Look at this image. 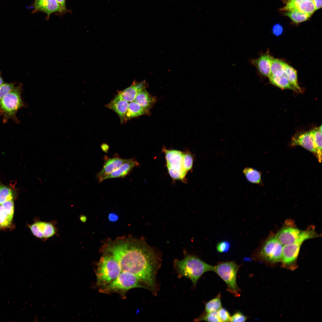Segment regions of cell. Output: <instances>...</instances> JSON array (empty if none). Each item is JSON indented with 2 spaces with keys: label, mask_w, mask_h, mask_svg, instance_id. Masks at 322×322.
Listing matches in <instances>:
<instances>
[{
  "label": "cell",
  "mask_w": 322,
  "mask_h": 322,
  "mask_svg": "<svg viewBox=\"0 0 322 322\" xmlns=\"http://www.w3.org/2000/svg\"><path fill=\"white\" fill-rule=\"evenodd\" d=\"M44 222V221L38 220L29 226L32 234L38 239H44L43 228Z\"/></svg>",
  "instance_id": "obj_28"
},
{
  "label": "cell",
  "mask_w": 322,
  "mask_h": 322,
  "mask_svg": "<svg viewBox=\"0 0 322 322\" xmlns=\"http://www.w3.org/2000/svg\"><path fill=\"white\" fill-rule=\"evenodd\" d=\"M139 163L133 159L121 165L119 168L110 174L98 179L100 183L106 179L117 178H123L128 175L135 167L139 166Z\"/></svg>",
  "instance_id": "obj_16"
},
{
  "label": "cell",
  "mask_w": 322,
  "mask_h": 322,
  "mask_svg": "<svg viewBox=\"0 0 322 322\" xmlns=\"http://www.w3.org/2000/svg\"><path fill=\"white\" fill-rule=\"evenodd\" d=\"M230 247V244L229 242L226 241H222L217 244L216 249L218 252L224 253L228 251Z\"/></svg>",
  "instance_id": "obj_38"
},
{
  "label": "cell",
  "mask_w": 322,
  "mask_h": 322,
  "mask_svg": "<svg viewBox=\"0 0 322 322\" xmlns=\"http://www.w3.org/2000/svg\"><path fill=\"white\" fill-rule=\"evenodd\" d=\"M243 172L246 179L249 182L259 185L262 184L261 173L253 168L247 167L244 168Z\"/></svg>",
  "instance_id": "obj_22"
},
{
  "label": "cell",
  "mask_w": 322,
  "mask_h": 322,
  "mask_svg": "<svg viewBox=\"0 0 322 322\" xmlns=\"http://www.w3.org/2000/svg\"><path fill=\"white\" fill-rule=\"evenodd\" d=\"M317 236L318 235L314 230L308 229L304 231L301 236L294 243L283 246L281 260L282 267L291 270L295 269L296 261L302 244L307 239Z\"/></svg>",
  "instance_id": "obj_5"
},
{
  "label": "cell",
  "mask_w": 322,
  "mask_h": 322,
  "mask_svg": "<svg viewBox=\"0 0 322 322\" xmlns=\"http://www.w3.org/2000/svg\"><path fill=\"white\" fill-rule=\"evenodd\" d=\"M121 272L117 260L111 254L105 253L97 264L96 271L97 284L105 285L115 279Z\"/></svg>",
  "instance_id": "obj_3"
},
{
  "label": "cell",
  "mask_w": 322,
  "mask_h": 322,
  "mask_svg": "<svg viewBox=\"0 0 322 322\" xmlns=\"http://www.w3.org/2000/svg\"><path fill=\"white\" fill-rule=\"evenodd\" d=\"M1 205L3 210L8 215L13 217L14 212V204L13 199L6 201Z\"/></svg>",
  "instance_id": "obj_34"
},
{
  "label": "cell",
  "mask_w": 322,
  "mask_h": 322,
  "mask_svg": "<svg viewBox=\"0 0 322 322\" xmlns=\"http://www.w3.org/2000/svg\"><path fill=\"white\" fill-rule=\"evenodd\" d=\"M284 15L288 17L294 22L299 23L308 20L311 15L293 10L286 11Z\"/></svg>",
  "instance_id": "obj_26"
},
{
  "label": "cell",
  "mask_w": 322,
  "mask_h": 322,
  "mask_svg": "<svg viewBox=\"0 0 322 322\" xmlns=\"http://www.w3.org/2000/svg\"><path fill=\"white\" fill-rule=\"evenodd\" d=\"M306 0V1H313L314 0Z\"/></svg>",
  "instance_id": "obj_48"
},
{
  "label": "cell",
  "mask_w": 322,
  "mask_h": 322,
  "mask_svg": "<svg viewBox=\"0 0 322 322\" xmlns=\"http://www.w3.org/2000/svg\"><path fill=\"white\" fill-rule=\"evenodd\" d=\"M268 77L270 82L274 86L281 89H290L298 92L297 89L291 83L284 73L280 76H270Z\"/></svg>",
  "instance_id": "obj_21"
},
{
  "label": "cell",
  "mask_w": 322,
  "mask_h": 322,
  "mask_svg": "<svg viewBox=\"0 0 322 322\" xmlns=\"http://www.w3.org/2000/svg\"><path fill=\"white\" fill-rule=\"evenodd\" d=\"M285 62L280 59L273 58L271 64L270 74L269 76L278 77L283 75L285 72Z\"/></svg>",
  "instance_id": "obj_24"
},
{
  "label": "cell",
  "mask_w": 322,
  "mask_h": 322,
  "mask_svg": "<svg viewBox=\"0 0 322 322\" xmlns=\"http://www.w3.org/2000/svg\"><path fill=\"white\" fill-rule=\"evenodd\" d=\"M283 247L275 236H271L253 255V258L272 264L278 262L281 260Z\"/></svg>",
  "instance_id": "obj_8"
},
{
  "label": "cell",
  "mask_w": 322,
  "mask_h": 322,
  "mask_svg": "<svg viewBox=\"0 0 322 322\" xmlns=\"http://www.w3.org/2000/svg\"><path fill=\"white\" fill-rule=\"evenodd\" d=\"M129 103L117 95L106 107L114 111L118 115L121 123H124V119L127 112Z\"/></svg>",
  "instance_id": "obj_17"
},
{
  "label": "cell",
  "mask_w": 322,
  "mask_h": 322,
  "mask_svg": "<svg viewBox=\"0 0 322 322\" xmlns=\"http://www.w3.org/2000/svg\"><path fill=\"white\" fill-rule=\"evenodd\" d=\"M150 113L144 109L138 104L133 101L129 102L128 109L124 119V123L133 118Z\"/></svg>",
  "instance_id": "obj_19"
},
{
  "label": "cell",
  "mask_w": 322,
  "mask_h": 322,
  "mask_svg": "<svg viewBox=\"0 0 322 322\" xmlns=\"http://www.w3.org/2000/svg\"><path fill=\"white\" fill-rule=\"evenodd\" d=\"M304 231H302L288 223L283 227L277 233L275 237L283 245L294 243L301 236Z\"/></svg>",
  "instance_id": "obj_10"
},
{
  "label": "cell",
  "mask_w": 322,
  "mask_h": 322,
  "mask_svg": "<svg viewBox=\"0 0 322 322\" xmlns=\"http://www.w3.org/2000/svg\"><path fill=\"white\" fill-rule=\"evenodd\" d=\"M284 73L291 83L297 89L298 92H301L302 90L298 83L296 70L292 67L286 63L285 65Z\"/></svg>",
  "instance_id": "obj_23"
},
{
  "label": "cell",
  "mask_w": 322,
  "mask_h": 322,
  "mask_svg": "<svg viewBox=\"0 0 322 322\" xmlns=\"http://www.w3.org/2000/svg\"><path fill=\"white\" fill-rule=\"evenodd\" d=\"M104 158L105 162L103 168L96 174L98 179L110 174L123 164L133 159H123L117 156L109 158L106 156H105Z\"/></svg>",
  "instance_id": "obj_11"
},
{
  "label": "cell",
  "mask_w": 322,
  "mask_h": 322,
  "mask_svg": "<svg viewBox=\"0 0 322 322\" xmlns=\"http://www.w3.org/2000/svg\"><path fill=\"white\" fill-rule=\"evenodd\" d=\"M102 286L100 291L105 293L124 292L137 287L147 289L134 275L125 271H122L115 279Z\"/></svg>",
  "instance_id": "obj_7"
},
{
  "label": "cell",
  "mask_w": 322,
  "mask_h": 322,
  "mask_svg": "<svg viewBox=\"0 0 322 322\" xmlns=\"http://www.w3.org/2000/svg\"><path fill=\"white\" fill-rule=\"evenodd\" d=\"M61 11V13L66 11V0H56Z\"/></svg>",
  "instance_id": "obj_41"
},
{
  "label": "cell",
  "mask_w": 322,
  "mask_h": 322,
  "mask_svg": "<svg viewBox=\"0 0 322 322\" xmlns=\"http://www.w3.org/2000/svg\"><path fill=\"white\" fill-rule=\"evenodd\" d=\"M12 218L3 210L0 212V227H9L11 224Z\"/></svg>",
  "instance_id": "obj_32"
},
{
  "label": "cell",
  "mask_w": 322,
  "mask_h": 322,
  "mask_svg": "<svg viewBox=\"0 0 322 322\" xmlns=\"http://www.w3.org/2000/svg\"><path fill=\"white\" fill-rule=\"evenodd\" d=\"M49 0H35L31 7L34 8V10L37 11L40 7L44 5Z\"/></svg>",
  "instance_id": "obj_39"
},
{
  "label": "cell",
  "mask_w": 322,
  "mask_h": 322,
  "mask_svg": "<svg viewBox=\"0 0 322 322\" xmlns=\"http://www.w3.org/2000/svg\"><path fill=\"white\" fill-rule=\"evenodd\" d=\"M4 83V81L3 78L1 77V74L0 73V85Z\"/></svg>",
  "instance_id": "obj_46"
},
{
  "label": "cell",
  "mask_w": 322,
  "mask_h": 322,
  "mask_svg": "<svg viewBox=\"0 0 322 322\" xmlns=\"http://www.w3.org/2000/svg\"><path fill=\"white\" fill-rule=\"evenodd\" d=\"M291 145H300L315 155L313 139L311 131L295 134L292 139Z\"/></svg>",
  "instance_id": "obj_14"
},
{
  "label": "cell",
  "mask_w": 322,
  "mask_h": 322,
  "mask_svg": "<svg viewBox=\"0 0 322 322\" xmlns=\"http://www.w3.org/2000/svg\"><path fill=\"white\" fill-rule=\"evenodd\" d=\"M205 321L208 322H220L218 315L217 311L211 312H205L196 318L194 321L198 322Z\"/></svg>",
  "instance_id": "obj_30"
},
{
  "label": "cell",
  "mask_w": 322,
  "mask_h": 322,
  "mask_svg": "<svg viewBox=\"0 0 322 322\" xmlns=\"http://www.w3.org/2000/svg\"><path fill=\"white\" fill-rule=\"evenodd\" d=\"M57 228L54 222H45L43 228L44 240H45L53 236L56 233Z\"/></svg>",
  "instance_id": "obj_29"
},
{
  "label": "cell",
  "mask_w": 322,
  "mask_h": 322,
  "mask_svg": "<svg viewBox=\"0 0 322 322\" xmlns=\"http://www.w3.org/2000/svg\"><path fill=\"white\" fill-rule=\"evenodd\" d=\"M272 31L273 33L276 35H280L282 33L283 28L279 24H275L273 27Z\"/></svg>",
  "instance_id": "obj_40"
},
{
  "label": "cell",
  "mask_w": 322,
  "mask_h": 322,
  "mask_svg": "<svg viewBox=\"0 0 322 322\" xmlns=\"http://www.w3.org/2000/svg\"><path fill=\"white\" fill-rule=\"evenodd\" d=\"M102 150L105 152H107L109 147L106 144H103L101 146Z\"/></svg>",
  "instance_id": "obj_44"
},
{
  "label": "cell",
  "mask_w": 322,
  "mask_h": 322,
  "mask_svg": "<svg viewBox=\"0 0 322 322\" xmlns=\"http://www.w3.org/2000/svg\"><path fill=\"white\" fill-rule=\"evenodd\" d=\"M21 86L14 87L0 101V112L4 122L10 119L17 120L18 111L24 106L21 97Z\"/></svg>",
  "instance_id": "obj_4"
},
{
  "label": "cell",
  "mask_w": 322,
  "mask_h": 322,
  "mask_svg": "<svg viewBox=\"0 0 322 322\" xmlns=\"http://www.w3.org/2000/svg\"><path fill=\"white\" fill-rule=\"evenodd\" d=\"M157 98L151 95L144 89L137 95L134 101L150 113V110L157 101Z\"/></svg>",
  "instance_id": "obj_18"
},
{
  "label": "cell",
  "mask_w": 322,
  "mask_h": 322,
  "mask_svg": "<svg viewBox=\"0 0 322 322\" xmlns=\"http://www.w3.org/2000/svg\"><path fill=\"white\" fill-rule=\"evenodd\" d=\"M3 210L1 205L0 204V212Z\"/></svg>",
  "instance_id": "obj_47"
},
{
  "label": "cell",
  "mask_w": 322,
  "mask_h": 322,
  "mask_svg": "<svg viewBox=\"0 0 322 322\" xmlns=\"http://www.w3.org/2000/svg\"><path fill=\"white\" fill-rule=\"evenodd\" d=\"M37 11H42L46 13L47 18L52 13L58 12L61 13L60 7L56 0H49L43 6L39 8Z\"/></svg>",
  "instance_id": "obj_25"
},
{
  "label": "cell",
  "mask_w": 322,
  "mask_h": 322,
  "mask_svg": "<svg viewBox=\"0 0 322 322\" xmlns=\"http://www.w3.org/2000/svg\"><path fill=\"white\" fill-rule=\"evenodd\" d=\"M219 318L220 322H229L230 318L229 312L225 309L221 307L217 311Z\"/></svg>",
  "instance_id": "obj_36"
},
{
  "label": "cell",
  "mask_w": 322,
  "mask_h": 322,
  "mask_svg": "<svg viewBox=\"0 0 322 322\" xmlns=\"http://www.w3.org/2000/svg\"><path fill=\"white\" fill-rule=\"evenodd\" d=\"M193 162V158L191 154L189 153H184L183 167L187 172L192 168Z\"/></svg>",
  "instance_id": "obj_33"
},
{
  "label": "cell",
  "mask_w": 322,
  "mask_h": 322,
  "mask_svg": "<svg viewBox=\"0 0 322 322\" xmlns=\"http://www.w3.org/2000/svg\"><path fill=\"white\" fill-rule=\"evenodd\" d=\"M80 220L81 221H82V222H84L85 221H86V217L84 216H81L80 217Z\"/></svg>",
  "instance_id": "obj_45"
},
{
  "label": "cell",
  "mask_w": 322,
  "mask_h": 322,
  "mask_svg": "<svg viewBox=\"0 0 322 322\" xmlns=\"http://www.w3.org/2000/svg\"><path fill=\"white\" fill-rule=\"evenodd\" d=\"M273 57L268 52L262 54L258 58L250 60L251 64L256 67L259 74L264 77L270 74L271 66Z\"/></svg>",
  "instance_id": "obj_13"
},
{
  "label": "cell",
  "mask_w": 322,
  "mask_h": 322,
  "mask_svg": "<svg viewBox=\"0 0 322 322\" xmlns=\"http://www.w3.org/2000/svg\"><path fill=\"white\" fill-rule=\"evenodd\" d=\"M108 218L110 222H115L118 219L119 216L115 213H111L109 215Z\"/></svg>",
  "instance_id": "obj_42"
},
{
  "label": "cell",
  "mask_w": 322,
  "mask_h": 322,
  "mask_svg": "<svg viewBox=\"0 0 322 322\" xmlns=\"http://www.w3.org/2000/svg\"><path fill=\"white\" fill-rule=\"evenodd\" d=\"M221 295L219 293L215 298L206 303L205 305V312H216L222 307Z\"/></svg>",
  "instance_id": "obj_27"
},
{
  "label": "cell",
  "mask_w": 322,
  "mask_h": 322,
  "mask_svg": "<svg viewBox=\"0 0 322 322\" xmlns=\"http://www.w3.org/2000/svg\"><path fill=\"white\" fill-rule=\"evenodd\" d=\"M147 86L145 81L141 82L134 81L130 86L119 91L117 95L129 103L134 101L137 94L146 88Z\"/></svg>",
  "instance_id": "obj_15"
},
{
  "label": "cell",
  "mask_w": 322,
  "mask_h": 322,
  "mask_svg": "<svg viewBox=\"0 0 322 322\" xmlns=\"http://www.w3.org/2000/svg\"><path fill=\"white\" fill-rule=\"evenodd\" d=\"M174 265L179 278L184 277L188 278L194 287L196 286L198 280L204 273L214 271V266L208 264L195 256L187 253L182 259L175 260Z\"/></svg>",
  "instance_id": "obj_2"
},
{
  "label": "cell",
  "mask_w": 322,
  "mask_h": 322,
  "mask_svg": "<svg viewBox=\"0 0 322 322\" xmlns=\"http://www.w3.org/2000/svg\"><path fill=\"white\" fill-rule=\"evenodd\" d=\"M15 87L12 83H4L0 85V101Z\"/></svg>",
  "instance_id": "obj_35"
},
{
  "label": "cell",
  "mask_w": 322,
  "mask_h": 322,
  "mask_svg": "<svg viewBox=\"0 0 322 322\" xmlns=\"http://www.w3.org/2000/svg\"><path fill=\"white\" fill-rule=\"evenodd\" d=\"M287 11H296L312 15L316 10L313 1L288 0L284 7Z\"/></svg>",
  "instance_id": "obj_12"
},
{
  "label": "cell",
  "mask_w": 322,
  "mask_h": 322,
  "mask_svg": "<svg viewBox=\"0 0 322 322\" xmlns=\"http://www.w3.org/2000/svg\"><path fill=\"white\" fill-rule=\"evenodd\" d=\"M239 266L233 261L220 262L214 266L215 272L226 283L227 290L236 297L240 295L236 283Z\"/></svg>",
  "instance_id": "obj_6"
},
{
  "label": "cell",
  "mask_w": 322,
  "mask_h": 322,
  "mask_svg": "<svg viewBox=\"0 0 322 322\" xmlns=\"http://www.w3.org/2000/svg\"><path fill=\"white\" fill-rule=\"evenodd\" d=\"M312 137L315 156L319 162L322 160V126L311 131Z\"/></svg>",
  "instance_id": "obj_20"
},
{
  "label": "cell",
  "mask_w": 322,
  "mask_h": 322,
  "mask_svg": "<svg viewBox=\"0 0 322 322\" xmlns=\"http://www.w3.org/2000/svg\"><path fill=\"white\" fill-rule=\"evenodd\" d=\"M104 250L117 260L122 271L130 273L155 295L158 286L156 275L161 265L160 253L143 239L121 237L109 241Z\"/></svg>",
  "instance_id": "obj_1"
},
{
  "label": "cell",
  "mask_w": 322,
  "mask_h": 322,
  "mask_svg": "<svg viewBox=\"0 0 322 322\" xmlns=\"http://www.w3.org/2000/svg\"><path fill=\"white\" fill-rule=\"evenodd\" d=\"M13 198V193L11 189L7 186L0 185V204Z\"/></svg>",
  "instance_id": "obj_31"
},
{
  "label": "cell",
  "mask_w": 322,
  "mask_h": 322,
  "mask_svg": "<svg viewBox=\"0 0 322 322\" xmlns=\"http://www.w3.org/2000/svg\"><path fill=\"white\" fill-rule=\"evenodd\" d=\"M247 319L246 316L241 312H238L234 313L231 317L230 321L232 322H245Z\"/></svg>",
  "instance_id": "obj_37"
},
{
  "label": "cell",
  "mask_w": 322,
  "mask_h": 322,
  "mask_svg": "<svg viewBox=\"0 0 322 322\" xmlns=\"http://www.w3.org/2000/svg\"><path fill=\"white\" fill-rule=\"evenodd\" d=\"M163 150L165 153L167 167L170 176L174 179H183L187 173L183 167L184 153L165 148Z\"/></svg>",
  "instance_id": "obj_9"
},
{
  "label": "cell",
  "mask_w": 322,
  "mask_h": 322,
  "mask_svg": "<svg viewBox=\"0 0 322 322\" xmlns=\"http://www.w3.org/2000/svg\"><path fill=\"white\" fill-rule=\"evenodd\" d=\"M315 10H318L322 7V0H314L313 1Z\"/></svg>",
  "instance_id": "obj_43"
}]
</instances>
